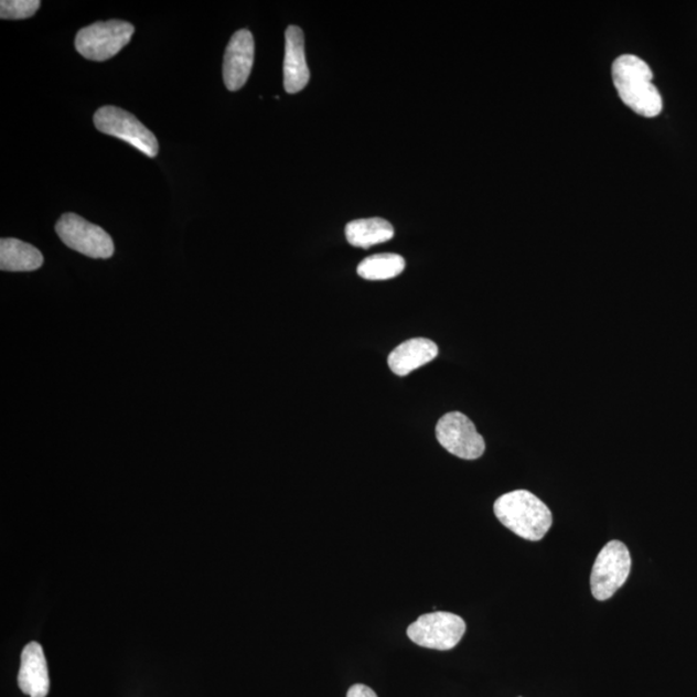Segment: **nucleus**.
I'll return each mask as SVG.
<instances>
[{"mask_svg":"<svg viewBox=\"0 0 697 697\" xmlns=\"http://www.w3.org/2000/svg\"><path fill=\"white\" fill-rule=\"evenodd\" d=\"M653 78L650 66L634 55L620 56L612 64V81L621 100L645 118H655L663 110V98Z\"/></svg>","mask_w":697,"mask_h":697,"instance_id":"obj_1","label":"nucleus"},{"mask_svg":"<svg viewBox=\"0 0 697 697\" xmlns=\"http://www.w3.org/2000/svg\"><path fill=\"white\" fill-rule=\"evenodd\" d=\"M496 518L528 541H540L553 525V515L539 497L526 490L507 492L494 505Z\"/></svg>","mask_w":697,"mask_h":697,"instance_id":"obj_2","label":"nucleus"},{"mask_svg":"<svg viewBox=\"0 0 697 697\" xmlns=\"http://www.w3.org/2000/svg\"><path fill=\"white\" fill-rule=\"evenodd\" d=\"M135 33L130 22L110 20L83 28L75 36V50L93 62H106L118 55Z\"/></svg>","mask_w":697,"mask_h":697,"instance_id":"obj_3","label":"nucleus"},{"mask_svg":"<svg viewBox=\"0 0 697 697\" xmlns=\"http://www.w3.org/2000/svg\"><path fill=\"white\" fill-rule=\"evenodd\" d=\"M631 568V553L624 543L612 540L605 544L590 575V588L596 600H610L625 585Z\"/></svg>","mask_w":697,"mask_h":697,"instance_id":"obj_4","label":"nucleus"},{"mask_svg":"<svg viewBox=\"0 0 697 697\" xmlns=\"http://www.w3.org/2000/svg\"><path fill=\"white\" fill-rule=\"evenodd\" d=\"M465 632L464 619L444 611L426 613L407 628L408 639L416 645L438 651L457 647Z\"/></svg>","mask_w":697,"mask_h":697,"instance_id":"obj_5","label":"nucleus"},{"mask_svg":"<svg viewBox=\"0 0 697 697\" xmlns=\"http://www.w3.org/2000/svg\"><path fill=\"white\" fill-rule=\"evenodd\" d=\"M94 122L98 131L130 143L149 158L158 156L159 143L156 135L133 114L117 106H103L95 112Z\"/></svg>","mask_w":697,"mask_h":697,"instance_id":"obj_6","label":"nucleus"},{"mask_svg":"<svg viewBox=\"0 0 697 697\" xmlns=\"http://www.w3.org/2000/svg\"><path fill=\"white\" fill-rule=\"evenodd\" d=\"M56 233L65 246L93 259H110L114 254L109 234L78 215L65 214L60 217Z\"/></svg>","mask_w":697,"mask_h":697,"instance_id":"obj_7","label":"nucleus"},{"mask_svg":"<svg viewBox=\"0 0 697 697\" xmlns=\"http://www.w3.org/2000/svg\"><path fill=\"white\" fill-rule=\"evenodd\" d=\"M436 436L446 451L460 459L476 460L486 450L473 421L461 412L446 414L437 423Z\"/></svg>","mask_w":697,"mask_h":697,"instance_id":"obj_8","label":"nucleus"},{"mask_svg":"<svg viewBox=\"0 0 697 697\" xmlns=\"http://www.w3.org/2000/svg\"><path fill=\"white\" fill-rule=\"evenodd\" d=\"M255 62V41L249 30H238L227 44L224 58V82L229 90H238L246 85Z\"/></svg>","mask_w":697,"mask_h":697,"instance_id":"obj_9","label":"nucleus"},{"mask_svg":"<svg viewBox=\"0 0 697 697\" xmlns=\"http://www.w3.org/2000/svg\"><path fill=\"white\" fill-rule=\"evenodd\" d=\"M283 75L288 94H298L308 86L310 73L305 56V37L299 26L291 25L286 30Z\"/></svg>","mask_w":697,"mask_h":697,"instance_id":"obj_10","label":"nucleus"},{"mask_svg":"<svg viewBox=\"0 0 697 697\" xmlns=\"http://www.w3.org/2000/svg\"><path fill=\"white\" fill-rule=\"evenodd\" d=\"M18 684L21 691L30 697L49 695V666L40 643L30 642L22 650Z\"/></svg>","mask_w":697,"mask_h":697,"instance_id":"obj_11","label":"nucleus"},{"mask_svg":"<svg viewBox=\"0 0 697 697\" xmlns=\"http://www.w3.org/2000/svg\"><path fill=\"white\" fill-rule=\"evenodd\" d=\"M438 355V346L433 341L423 337H416L405 341L390 353L388 358L389 368L393 374L407 376L429 362L435 361Z\"/></svg>","mask_w":697,"mask_h":697,"instance_id":"obj_12","label":"nucleus"},{"mask_svg":"<svg viewBox=\"0 0 697 697\" xmlns=\"http://www.w3.org/2000/svg\"><path fill=\"white\" fill-rule=\"evenodd\" d=\"M40 249L14 238L0 240V269L3 271H34L42 267Z\"/></svg>","mask_w":697,"mask_h":697,"instance_id":"obj_13","label":"nucleus"},{"mask_svg":"<svg viewBox=\"0 0 697 697\" xmlns=\"http://www.w3.org/2000/svg\"><path fill=\"white\" fill-rule=\"evenodd\" d=\"M345 236L352 246L368 248L390 240L394 237V229L384 218H362L346 225Z\"/></svg>","mask_w":697,"mask_h":697,"instance_id":"obj_14","label":"nucleus"},{"mask_svg":"<svg viewBox=\"0 0 697 697\" xmlns=\"http://www.w3.org/2000/svg\"><path fill=\"white\" fill-rule=\"evenodd\" d=\"M405 268L404 257L397 254H378L363 260L357 271L367 280H386L398 277Z\"/></svg>","mask_w":697,"mask_h":697,"instance_id":"obj_15","label":"nucleus"},{"mask_svg":"<svg viewBox=\"0 0 697 697\" xmlns=\"http://www.w3.org/2000/svg\"><path fill=\"white\" fill-rule=\"evenodd\" d=\"M40 0H2L0 18L2 20H24L34 17L41 7Z\"/></svg>","mask_w":697,"mask_h":697,"instance_id":"obj_16","label":"nucleus"},{"mask_svg":"<svg viewBox=\"0 0 697 697\" xmlns=\"http://www.w3.org/2000/svg\"><path fill=\"white\" fill-rule=\"evenodd\" d=\"M346 697H377V695L373 688L358 684L349 688Z\"/></svg>","mask_w":697,"mask_h":697,"instance_id":"obj_17","label":"nucleus"}]
</instances>
